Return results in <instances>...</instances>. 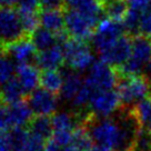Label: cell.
Instances as JSON below:
<instances>
[{
  "label": "cell",
  "instance_id": "cell-1",
  "mask_svg": "<svg viewBox=\"0 0 151 151\" xmlns=\"http://www.w3.org/2000/svg\"><path fill=\"white\" fill-rule=\"evenodd\" d=\"M87 123H92L88 129L92 140L111 151L132 150L136 136L140 130L134 128L138 124L132 116L130 120L117 121L114 119L102 118L96 121L91 119Z\"/></svg>",
  "mask_w": 151,
  "mask_h": 151
},
{
  "label": "cell",
  "instance_id": "cell-2",
  "mask_svg": "<svg viewBox=\"0 0 151 151\" xmlns=\"http://www.w3.org/2000/svg\"><path fill=\"white\" fill-rule=\"evenodd\" d=\"M62 48L65 63L70 70L81 73L86 70H89L94 63L92 50L85 41L69 39Z\"/></svg>",
  "mask_w": 151,
  "mask_h": 151
},
{
  "label": "cell",
  "instance_id": "cell-3",
  "mask_svg": "<svg viewBox=\"0 0 151 151\" xmlns=\"http://www.w3.org/2000/svg\"><path fill=\"white\" fill-rule=\"evenodd\" d=\"M151 62V41L145 36H137L132 40L131 55L128 61L119 68L126 77L138 76Z\"/></svg>",
  "mask_w": 151,
  "mask_h": 151
},
{
  "label": "cell",
  "instance_id": "cell-4",
  "mask_svg": "<svg viewBox=\"0 0 151 151\" xmlns=\"http://www.w3.org/2000/svg\"><path fill=\"white\" fill-rule=\"evenodd\" d=\"M149 79L140 76L124 77L118 83V92L121 104L127 107H133L138 102L149 97L150 93Z\"/></svg>",
  "mask_w": 151,
  "mask_h": 151
},
{
  "label": "cell",
  "instance_id": "cell-5",
  "mask_svg": "<svg viewBox=\"0 0 151 151\" xmlns=\"http://www.w3.org/2000/svg\"><path fill=\"white\" fill-rule=\"evenodd\" d=\"M27 36L18 11L12 7L0 8V48L6 49Z\"/></svg>",
  "mask_w": 151,
  "mask_h": 151
},
{
  "label": "cell",
  "instance_id": "cell-6",
  "mask_svg": "<svg viewBox=\"0 0 151 151\" xmlns=\"http://www.w3.org/2000/svg\"><path fill=\"white\" fill-rule=\"evenodd\" d=\"M65 24L66 31L71 39L86 42L92 38L94 29L99 24L77 10L67 9L65 11Z\"/></svg>",
  "mask_w": 151,
  "mask_h": 151
},
{
  "label": "cell",
  "instance_id": "cell-7",
  "mask_svg": "<svg viewBox=\"0 0 151 151\" xmlns=\"http://www.w3.org/2000/svg\"><path fill=\"white\" fill-rule=\"evenodd\" d=\"M124 29L126 28L123 26V22L114 21L109 18L102 19L97 26L96 31L91 38L94 49L98 51V53H100L111 47L123 36Z\"/></svg>",
  "mask_w": 151,
  "mask_h": 151
},
{
  "label": "cell",
  "instance_id": "cell-8",
  "mask_svg": "<svg viewBox=\"0 0 151 151\" xmlns=\"http://www.w3.org/2000/svg\"><path fill=\"white\" fill-rule=\"evenodd\" d=\"M85 83L92 92L112 90L113 87L117 85V72L111 66L102 61H97L88 70Z\"/></svg>",
  "mask_w": 151,
  "mask_h": 151
},
{
  "label": "cell",
  "instance_id": "cell-9",
  "mask_svg": "<svg viewBox=\"0 0 151 151\" xmlns=\"http://www.w3.org/2000/svg\"><path fill=\"white\" fill-rule=\"evenodd\" d=\"M121 104V100L117 91L106 90L93 92L90 100L89 108L91 113L96 117L108 118L116 112Z\"/></svg>",
  "mask_w": 151,
  "mask_h": 151
},
{
  "label": "cell",
  "instance_id": "cell-10",
  "mask_svg": "<svg viewBox=\"0 0 151 151\" xmlns=\"http://www.w3.org/2000/svg\"><path fill=\"white\" fill-rule=\"evenodd\" d=\"M26 101L29 104L32 113L36 116L49 117L50 114H55L58 106L56 94L51 93L50 91L43 89L41 87L30 92L27 96Z\"/></svg>",
  "mask_w": 151,
  "mask_h": 151
},
{
  "label": "cell",
  "instance_id": "cell-11",
  "mask_svg": "<svg viewBox=\"0 0 151 151\" xmlns=\"http://www.w3.org/2000/svg\"><path fill=\"white\" fill-rule=\"evenodd\" d=\"M132 48V40L127 36H122L118 41L113 43L111 47L100 52L99 56L101 61L111 67H122L130 58Z\"/></svg>",
  "mask_w": 151,
  "mask_h": 151
},
{
  "label": "cell",
  "instance_id": "cell-12",
  "mask_svg": "<svg viewBox=\"0 0 151 151\" xmlns=\"http://www.w3.org/2000/svg\"><path fill=\"white\" fill-rule=\"evenodd\" d=\"M5 50L9 55L10 58L14 60V62L17 63V66L24 65V63L35 65L36 59H37L38 51L31 41L30 36H27L16 42L11 43Z\"/></svg>",
  "mask_w": 151,
  "mask_h": 151
},
{
  "label": "cell",
  "instance_id": "cell-13",
  "mask_svg": "<svg viewBox=\"0 0 151 151\" xmlns=\"http://www.w3.org/2000/svg\"><path fill=\"white\" fill-rule=\"evenodd\" d=\"M66 9L77 10L99 24L104 14L102 0H65Z\"/></svg>",
  "mask_w": 151,
  "mask_h": 151
},
{
  "label": "cell",
  "instance_id": "cell-14",
  "mask_svg": "<svg viewBox=\"0 0 151 151\" xmlns=\"http://www.w3.org/2000/svg\"><path fill=\"white\" fill-rule=\"evenodd\" d=\"M65 63V55L62 46H55L45 51L38 52L36 65L42 71L58 70Z\"/></svg>",
  "mask_w": 151,
  "mask_h": 151
},
{
  "label": "cell",
  "instance_id": "cell-15",
  "mask_svg": "<svg viewBox=\"0 0 151 151\" xmlns=\"http://www.w3.org/2000/svg\"><path fill=\"white\" fill-rule=\"evenodd\" d=\"M40 73L41 72H39V68L32 63L18 65L16 68L17 79L27 94L36 90L38 85H40Z\"/></svg>",
  "mask_w": 151,
  "mask_h": 151
},
{
  "label": "cell",
  "instance_id": "cell-16",
  "mask_svg": "<svg viewBox=\"0 0 151 151\" xmlns=\"http://www.w3.org/2000/svg\"><path fill=\"white\" fill-rule=\"evenodd\" d=\"M62 73L65 79H63L60 96L62 100L71 104L72 100L77 97V94L79 93V91L82 89V87L85 85V79H82L79 72L72 70H65L62 71Z\"/></svg>",
  "mask_w": 151,
  "mask_h": 151
},
{
  "label": "cell",
  "instance_id": "cell-17",
  "mask_svg": "<svg viewBox=\"0 0 151 151\" xmlns=\"http://www.w3.org/2000/svg\"><path fill=\"white\" fill-rule=\"evenodd\" d=\"M27 96L28 94L22 88V86L17 79V77L16 78L14 77L12 79H10L7 83H5L0 88V97L4 101V104H18V102L24 101V99H27Z\"/></svg>",
  "mask_w": 151,
  "mask_h": 151
},
{
  "label": "cell",
  "instance_id": "cell-18",
  "mask_svg": "<svg viewBox=\"0 0 151 151\" xmlns=\"http://www.w3.org/2000/svg\"><path fill=\"white\" fill-rule=\"evenodd\" d=\"M40 24L53 33H59L66 30L65 11L62 10H42L39 11Z\"/></svg>",
  "mask_w": 151,
  "mask_h": 151
},
{
  "label": "cell",
  "instance_id": "cell-19",
  "mask_svg": "<svg viewBox=\"0 0 151 151\" xmlns=\"http://www.w3.org/2000/svg\"><path fill=\"white\" fill-rule=\"evenodd\" d=\"M53 133L55 132H73L79 124V118L77 114L70 112H56L52 117Z\"/></svg>",
  "mask_w": 151,
  "mask_h": 151
},
{
  "label": "cell",
  "instance_id": "cell-20",
  "mask_svg": "<svg viewBox=\"0 0 151 151\" xmlns=\"http://www.w3.org/2000/svg\"><path fill=\"white\" fill-rule=\"evenodd\" d=\"M131 116L140 129L151 130V97H148L133 106Z\"/></svg>",
  "mask_w": 151,
  "mask_h": 151
},
{
  "label": "cell",
  "instance_id": "cell-21",
  "mask_svg": "<svg viewBox=\"0 0 151 151\" xmlns=\"http://www.w3.org/2000/svg\"><path fill=\"white\" fill-rule=\"evenodd\" d=\"M28 130L30 133L42 138L43 140H50L53 134L52 119L46 116H36L28 123Z\"/></svg>",
  "mask_w": 151,
  "mask_h": 151
},
{
  "label": "cell",
  "instance_id": "cell-22",
  "mask_svg": "<svg viewBox=\"0 0 151 151\" xmlns=\"http://www.w3.org/2000/svg\"><path fill=\"white\" fill-rule=\"evenodd\" d=\"M30 38L38 52L45 51L59 45L56 33L51 32L42 27H39L32 35H30Z\"/></svg>",
  "mask_w": 151,
  "mask_h": 151
},
{
  "label": "cell",
  "instance_id": "cell-23",
  "mask_svg": "<svg viewBox=\"0 0 151 151\" xmlns=\"http://www.w3.org/2000/svg\"><path fill=\"white\" fill-rule=\"evenodd\" d=\"M63 73L59 70H47L40 73V86L51 93L60 94L63 85Z\"/></svg>",
  "mask_w": 151,
  "mask_h": 151
},
{
  "label": "cell",
  "instance_id": "cell-24",
  "mask_svg": "<svg viewBox=\"0 0 151 151\" xmlns=\"http://www.w3.org/2000/svg\"><path fill=\"white\" fill-rule=\"evenodd\" d=\"M102 6L107 18L119 22H123L129 11V6L126 0H102Z\"/></svg>",
  "mask_w": 151,
  "mask_h": 151
},
{
  "label": "cell",
  "instance_id": "cell-25",
  "mask_svg": "<svg viewBox=\"0 0 151 151\" xmlns=\"http://www.w3.org/2000/svg\"><path fill=\"white\" fill-rule=\"evenodd\" d=\"M16 68L17 66H14V60L10 58L5 49L0 48V88L14 78Z\"/></svg>",
  "mask_w": 151,
  "mask_h": 151
},
{
  "label": "cell",
  "instance_id": "cell-26",
  "mask_svg": "<svg viewBox=\"0 0 151 151\" xmlns=\"http://www.w3.org/2000/svg\"><path fill=\"white\" fill-rule=\"evenodd\" d=\"M28 128L26 127H16L9 131L10 145L11 151H24L26 145L29 139Z\"/></svg>",
  "mask_w": 151,
  "mask_h": 151
},
{
  "label": "cell",
  "instance_id": "cell-27",
  "mask_svg": "<svg viewBox=\"0 0 151 151\" xmlns=\"http://www.w3.org/2000/svg\"><path fill=\"white\" fill-rule=\"evenodd\" d=\"M18 12L26 33L28 36L32 35L39 28V24H40L39 12L38 11H22V10H18Z\"/></svg>",
  "mask_w": 151,
  "mask_h": 151
},
{
  "label": "cell",
  "instance_id": "cell-28",
  "mask_svg": "<svg viewBox=\"0 0 151 151\" xmlns=\"http://www.w3.org/2000/svg\"><path fill=\"white\" fill-rule=\"evenodd\" d=\"M132 151H151V132L140 129L133 142Z\"/></svg>",
  "mask_w": 151,
  "mask_h": 151
},
{
  "label": "cell",
  "instance_id": "cell-29",
  "mask_svg": "<svg viewBox=\"0 0 151 151\" xmlns=\"http://www.w3.org/2000/svg\"><path fill=\"white\" fill-rule=\"evenodd\" d=\"M140 16H141V11L129 8V11L123 20V26L130 33H139Z\"/></svg>",
  "mask_w": 151,
  "mask_h": 151
},
{
  "label": "cell",
  "instance_id": "cell-30",
  "mask_svg": "<svg viewBox=\"0 0 151 151\" xmlns=\"http://www.w3.org/2000/svg\"><path fill=\"white\" fill-rule=\"evenodd\" d=\"M14 128L9 106L0 107V131H10Z\"/></svg>",
  "mask_w": 151,
  "mask_h": 151
},
{
  "label": "cell",
  "instance_id": "cell-31",
  "mask_svg": "<svg viewBox=\"0 0 151 151\" xmlns=\"http://www.w3.org/2000/svg\"><path fill=\"white\" fill-rule=\"evenodd\" d=\"M139 33L140 36H151V8L141 12L139 22Z\"/></svg>",
  "mask_w": 151,
  "mask_h": 151
},
{
  "label": "cell",
  "instance_id": "cell-32",
  "mask_svg": "<svg viewBox=\"0 0 151 151\" xmlns=\"http://www.w3.org/2000/svg\"><path fill=\"white\" fill-rule=\"evenodd\" d=\"M46 146H47L46 140H43L42 138L38 137L36 134L30 133L24 151H46Z\"/></svg>",
  "mask_w": 151,
  "mask_h": 151
},
{
  "label": "cell",
  "instance_id": "cell-33",
  "mask_svg": "<svg viewBox=\"0 0 151 151\" xmlns=\"http://www.w3.org/2000/svg\"><path fill=\"white\" fill-rule=\"evenodd\" d=\"M16 5L18 7V10L38 11V8L40 7V1L39 0H16Z\"/></svg>",
  "mask_w": 151,
  "mask_h": 151
},
{
  "label": "cell",
  "instance_id": "cell-34",
  "mask_svg": "<svg viewBox=\"0 0 151 151\" xmlns=\"http://www.w3.org/2000/svg\"><path fill=\"white\" fill-rule=\"evenodd\" d=\"M40 7L43 10L65 9V0H39Z\"/></svg>",
  "mask_w": 151,
  "mask_h": 151
},
{
  "label": "cell",
  "instance_id": "cell-35",
  "mask_svg": "<svg viewBox=\"0 0 151 151\" xmlns=\"http://www.w3.org/2000/svg\"><path fill=\"white\" fill-rule=\"evenodd\" d=\"M129 8L138 11H145L151 8V0H126Z\"/></svg>",
  "mask_w": 151,
  "mask_h": 151
},
{
  "label": "cell",
  "instance_id": "cell-36",
  "mask_svg": "<svg viewBox=\"0 0 151 151\" xmlns=\"http://www.w3.org/2000/svg\"><path fill=\"white\" fill-rule=\"evenodd\" d=\"M0 151H11L9 132L0 131Z\"/></svg>",
  "mask_w": 151,
  "mask_h": 151
},
{
  "label": "cell",
  "instance_id": "cell-37",
  "mask_svg": "<svg viewBox=\"0 0 151 151\" xmlns=\"http://www.w3.org/2000/svg\"><path fill=\"white\" fill-rule=\"evenodd\" d=\"M16 5V0H0V8H7Z\"/></svg>",
  "mask_w": 151,
  "mask_h": 151
},
{
  "label": "cell",
  "instance_id": "cell-38",
  "mask_svg": "<svg viewBox=\"0 0 151 151\" xmlns=\"http://www.w3.org/2000/svg\"><path fill=\"white\" fill-rule=\"evenodd\" d=\"M89 151H111L110 149L106 148L104 146H100V145H96V146H92L90 148Z\"/></svg>",
  "mask_w": 151,
  "mask_h": 151
},
{
  "label": "cell",
  "instance_id": "cell-39",
  "mask_svg": "<svg viewBox=\"0 0 151 151\" xmlns=\"http://www.w3.org/2000/svg\"><path fill=\"white\" fill-rule=\"evenodd\" d=\"M146 72H147V76H148V78H149V80L151 81V62L148 65V67L146 68Z\"/></svg>",
  "mask_w": 151,
  "mask_h": 151
},
{
  "label": "cell",
  "instance_id": "cell-40",
  "mask_svg": "<svg viewBox=\"0 0 151 151\" xmlns=\"http://www.w3.org/2000/svg\"><path fill=\"white\" fill-rule=\"evenodd\" d=\"M2 104H4V101H2L1 97H0V107H2Z\"/></svg>",
  "mask_w": 151,
  "mask_h": 151
}]
</instances>
